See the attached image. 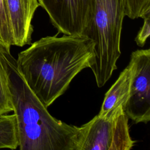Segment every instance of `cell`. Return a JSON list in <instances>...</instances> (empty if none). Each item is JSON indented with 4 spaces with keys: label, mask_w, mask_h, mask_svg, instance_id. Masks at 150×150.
I'll use <instances>...</instances> for the list:
<instances>
[{
    "label": "cell",
    "mask_w": 150,
    "mask_h": 150,
    "mask_svg": "<svg viewBox=\"0 0 150 150\" xmlns=\"http://www.w3.org/2000/svg\"><path fill=\"white\" fill-rule=\"evenodd\" d=\"M94 43L85 36H46L18 53L16 66L28 86L48 107L94 60Z\"/></svg>",
    "instance_id": "1"
},
{
    "label": "cell",
    "mask_w": 150,
    "mask_h": 150,
    "mask_svg": "<svg viewBox=\"0 0 150 150\" xmlns=\"http://www.w3.org/2000/svg\"><path fill=\"white\" fill-rule=\"evenodd\" d=\"M8 76L21 150H77L79 127L52 116L28 86L11 53L0 52Z\"/></svg>",
    "instance_id": "2"
},
{
    "label": "cell",
    "mask_w": 150,
    "mask_h": 150,
    "mask_svg": "<svg viewBox=\"0 0 150 150\" xmlns=\"http://www.w3.org/2000/svg\"><path fill=\"white\" fill-rule=\"evenodd\" d=\"M90 22L83 36L94 43L91 69L98 87L105 85L117 68L121 55L122 22L126 16L125 0H91Z\"/></svg>",
    "instance_id": "3"
},
{
    "label": "cell",
    "mask_w": 150,
    "mask_h": 150,
    "mask_svg": "<svg viewBox=\"0 0 150 150\" xmlns=\"http://www.w3.org/2000/svg\"><path fill=\"white\" fill-rule=\"evenodd\" d=\"M128 117L123 108L108 117L96 115L80 128L77 150H129L135 141L130 136Z\"/></svg>",
    "instance_id": "4"
},
{
    "label": "cell",
    "mask_w": 150,
    "mask_h": 150,
    "mask_svg": "<svg viewBox=\"0 0 150 150\" xmlns=\"http://www.w3.org/2000/svg\"><path fill=\"white\" fill-rule=\"evenodd\" d=\"M133 66L129 97L124 109L128 118L135 123L150 121V49L132 52Z\"/></svg>",
    "instance_id": "5"
},
{
    "label": "cell",
    "mask_w": 150,
    "mask_h": 150,
    "mask_svg": "<svg viewBox=\"0 0 150 150\" xmlns=\"http://www.w3.org/2000/svg\"><path fill=\"white\" fill-rule=\"evenodd\" d=\"M39 4L63 35L83 36L90 22L91 0H41Z\"/></svg>",
    "instance_id": "6"
},
{
    "label": "cell",
    "mask_w": 150,
    "mask_h": 150,
    "mask_svg": "<svg viewBox=\"0 0 150 150\" xmlns=\"http://www.w3.org/2000/svg\"><path fill=\"white\" fill-rule=\"evenodd\" d=\"M9 16L13 45L22 47L31 44L33 27L32 21L38 0H5Z\"/></svg>",
    "instance_id": "7"
},
{
    "label": "cell",
    "mask_w": 150,
    "mask_h": 150,
    "mask_svg": "<svg viewBox=\"0 0 150 150\" xmlns=\"http://www.w3.org/2000/svg\"><path fill=\"white\" fill-rule=\"evenodd\" d=\"M133 75V66L129 61L128 66L120 73L118 78L105 94L98 115L108 117L119 108L124 109L129 97Z\"/></svg>",
    "instance_id": "8"
},
{
    "label": "cell",
    "mask_w": 150,
    "mask_h": 150,
    "mask_svg": "<svg viewBox=\"0 0 150 150\" xmlns=\"http://www.w3.org/2000/svg\"><path fill=\"white\" fill-rule=\"evenodd\" d=\"M19 146L18 125L14 114L0 116V149H15Z\"/></svg>",
    "instance_id": "9"
},
{
    "label": "cell",
    "mask_w": 150,
    "mask_h": 150,
    "mask_svg": "<svg viewBox=\"0 0 150 150\" xmlns=\"http://www.w3.org/2000/svg\"><path fill=\"white\" fill-rule=\"evenodd\" d=\"M13 45L12 28L5 0H0V52L9 53Z\"/></svg>",
    "instance_id": "10"
},
{
    "label": "cell",
    "mask_w": 150,
    "mask_h": 150,
    "mask_svg": "<svg viewBox=\"0 0 150 150\" xmlns=\"http://www.w3.org/2000/svg\"><path fill=\"white\" fill-rule=\"evenodd\" d=\"M13 107L6 70L0 60V116L13 111Z\"/></svg>",
    "instance_id": "11"
},
{
    "label": "cell",
    "mask_w": 150,
    "mask_h": 150,
    "mask_svg": "<svg viewBox=\"0 0 150 150\" xmlns=\"http://www.w3.org/2000/svg\"><path fill=\"white\" fill-rule=\"evenodd\" d=\"M126 16L131 19L143 18L150 13V0H125Z\"/></svg>",
    "instance_id": "12"
},
{
    "label": "cell",
    "mask_w": 150,
    "mask_h": 150,
    "mask_svg": "<svg viewBox=\"0 0 150 150\" xmlns=\"http://www.w3.org/2000/svg\"><path fill=\"white\" fill-rule=\"evenodd\" d=\"M143 19V25L135 39L136 43L140 47L144 46L150 35V13L146 15Z\"/></svg>",
    "instance_id": "13"
},
{
    "label": "cell",
    "mask_w": 150,
    "mask_h": 150,
    "mask_svg": "<svg viewBox=\"0 0 150 150\" xmlns=\"http://www.w3.org/2000/svg\"><path fill=\"white\" fill-rule=\"evenodd\" d=\"M40 1H41V0H38V1H39V2H40Z\"/></svg>",
    "instance_id": "14"
}]
</instances>
